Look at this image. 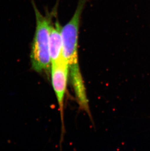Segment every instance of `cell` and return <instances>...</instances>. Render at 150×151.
I'll use <instances>...</instances> for the list:
<instances>
[{
	"label": "cell",
	"mask_w": 150,
	"mask_h": 151,
	"mask_svg": "<svg viewBox=\"0 0 150 151\" xmlns=\"http://www.w3.org/2000/svg\"><path fill=\"white\" fill-rule=\"evenodd\" d=\"M51 81L60 108L61 119L64 114V99L66 91L69 68L64 59L51 64Z\"/></svg>",
	"instance_id": "cell-3"
},
{
	"label": "cell",
	"mask_w": 150,
	"mask_h": 151,
	"mask_svg": "<svg viewBox=\"0 0 150 151\" xmlns=\"http://www.w3.org/2000/svg\"><path fill=\"white\" fill-rule=\"evenodd\" d=\"M62 27L58 21L51 22L49 29V50L51 63H56L63 59L62 38L61 30Z\"/></svg>",
	"instance_id": "cell-4"
},
{
	"label": "cell",
	"mask_w": 150,
	"mask_h": 151,
	"mask_svg": "<svg viewBox=\"0 0 150 151\" xmlns=\"http://www.w3.org/2000/svg\"><path fill=\"white\" fill-rule=\"evenodd\" d=\"M86 3V0H79L74 15L61 30L62 57L68 65L69 74L76 100L80 102L87 99L78 58L79 26Z\"/></svg>",
	"instance_id": "cell-1"
},
{
	"label": "cell",
	"mask_w": 150,
	"mask_h": 151,
	"mask_svg": "<svg viewBox=\"0 0 150 151\" xmlns=\"http://www.w3.org/2000/svg\"><path fill=\"white\" fill-rule=\"evenodd\" d=\"M36 18V29L31 46L30 59L33 70L43 73L49 70L51 59L49 50V29L52 18L44 16L37 7L35 1L31 0Z\"/></svg>",
	"instance_id": "cell-2"
}]
</instances>
